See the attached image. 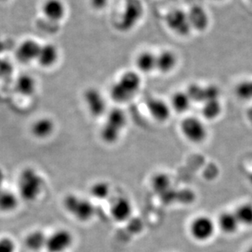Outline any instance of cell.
<instances>
[{"label": "cell", "mask_w": 252, "mask_h": 252, "mask_svg": "<svg viewBox=\"0 0 252 252\" xmlns=\"http://www.w3.org/2000/svg\"><path fill=\"white\" fill-rule=\"evenodd\" d=\"M44 178L36 169L27 167L20 173L17 180V189L22 200L27 202L36 201L44 191Z\"/></svg>", "instance_id": "1"}, {"label": "cell", "mask_w": 252, "mask_h": 252, "mask_svg": "<svg viewBox=\"0 0 252 252\" xmlns=\"http://www.w3.org/2000/svg\"><path fill=\"white\" fill-rule=\"evenodd\" d=\"M140 75L133 70L123 73L110 89V97L115 102L123 104L133 99L140 90Z\"/></svg>", "instance_id": "2"}, {"label": "cell", "mask_w": 252, "mask_h": 252, "mask_svg": "<svg viewBox=\"0 0 252 252\" xmlns=\"http://www.w3.org/2000/svg\"><path fill=\"white\" fill-rule=\"evenodd\" d=\"M105 116L106 118L100 130V137L105 143L112 145L120 140L128 120L126 112L117 107L109 110Z\"/></svg>", "instance_id": "3"}, {"label": "cell", "mask_w": 252, "mask_h": 252, "mask_svg": "<svg viewBox=\"0 0 252 252\" xmlns=\"http://www.w3.org/2000/svg\"><path fill=\"white\" fill-rule=\"evenodd\" d=\"M63 207L73 218L81 223H87L95 215L94 205L92 201L76 194L66 195L63 200Z\"/></svg>", "instance_id": "4"}, {"label": "cell", "mask_w": 252, "mask_h": 252, "mask_svg": "<svg viewBox=\"0 0 252 252\" xmlns=\"http://www.w3.org/2000/svg\"><path fill=\"white\" fill-rule=\"evenodd\" d=\"M180 128L186 140L193 144H201L208 137L207 127L198 117H185L180 123Z\"/></svg>", "instance_id": "5"}, {"label": "cell", "mask_w": 252, "mask_h": 252, "mask_svg": "<svg viewBox=\"0 0 252 252\" xmlns=\"http://www.w3.org/2000/svg\"><path fill=\"white\" fill-rule=\"evenodd\" d=\"M143 3L140 0H126L124 8L117 20V27L122 32L133 29L143 17Z\"/></svg>", "instance_id": "6"}, {"label": "cell", "mask_w": 252, "mask_h": 252, "mask_svg": "<svg viewBox=\"0 0 252 252\" xmlns=\"http://www.w3.org/2000/svg\"><path fill=\"white\" fill-rule=\"evenodd\" d=\"M215 221L207 216H199L194 218L189 225V233L194 240L206 243L215 235L216 229Z\"/></svg>", "instance_id": "7"}, {"label": "cell", "mask_w": 252, "mask_h": 252, "mask_svg": "<svg viewBox=\"0 0 252 252\" xmlns=\"http://www.w3.org/2000/svg\"><path fill=\"white\" fill-rule=\"evenodd\" d=\"M85 107L90 116L94 118L107 114V104L106 98L99 90L96 88H89L83 94Z\"/></svg>", "instance_id": "8"}, {"label": "cell", "mask_w": 252, "mask_h": 252, "mask_svg": "<svg viewBox=\"0 0 252 252\" xmlns=\"http://www.w3.org/2000/svg\"><path fill=\"white\" fill-rule=\"evenodd\" d=\"M165 24L171 32L180 36H186L191 31L188 12L179 8L168 12L165 16Z\"/></svg>", "instance_id": "9"}, {"label": "cell", "mask_w": 252, "mask_h": 252, "mask_svg": "<svg viewBox=\"0 0 252 252\" xmlns=\"http://www.w3.org/2000/svg\"><path fill=\"white\" fill-rule=\"evenodd\" d=\"M74 243V237L70 231L60 228L47 238L45 248L49 252H67Z\"/></svg>", "instance_id": "10"}, {"label": "cell", "mask_w": 252, "mask_h": 252, "mask_svg": "<svg viewBox=\"0 0 252 252\" xmlns=\"http://www.w3.org/2000/svg\"><path fill=\"white\" fill-rule=\"evenodd\" d=\"M110 214L117 223L126 222L133 214V204L126 196L115 197L110 206Z\"/></svg>", "instance_id": "11"}, {"label": "cell", "mask_w": 252, "mask_h": 252, "mask_svg": "<svg viewBox=\"0 0 252 252\" xmlns=\"http://www.w3.org/2000/svg\"><path fill=\"white\" fill-rule=\"evenodd\" d=\"M146 107L152 118L159 123L168 122L172 112L170 103L158 97H151L147 100Z\"/></svg>", "instance_id": "12"}, {"label": "cell", "mask_w": 252, "mask_h": 252, "mask_svg": "<svg viewBox=\"0 0 252 252\" xmlns=\"http://www.w3.org/2000/svg\"><path fill=\"white\" fill-rule=\"evenodd\" d=\"M41 44L35 39H27L23 40L16 49V58L23 64H30L36 61Z\"/></svg>", "instance_id": "13"}, {"label": "cell", "mask_w": 252, "mask_h": 252, "mask_svg": "<svg viewBox=\"0 0 252 252\" xmlns=\"http://www.w3.org/2000/svg\"><path fill=\"white\" fill-rule=\"evenodd\" d=\"M41 11L45 19L59 23L65 17L66 6L63 0H44Z\"/></svg>", "instance_id": "14"}, {"label": "cell", "mask_w": 252, "mask_h": 252, "mask_svg": "<svg viewBox=\"0 0 252 252\" xmlns=\"http://www.w3.org/2000/svg\"><path fill=\"white\" fill-rule=\"evenodd\" d=\"M56 128L54 120L49 117H43L34 121L31 126V133L34 138L40 140L49 138L53 135Z\"/></svg>", "instance_id": "15"}, {"label": "cell", "mask_w": 252, "mask_h": 252, "mask_svg": "<svg viewBox=\"0 0 252 252\" xmlns=\"http://www.w3.org/2000/svg\"><path fill=\"white\" fill-rule=\"evenodd\" d=\"M59 49L55 44L48 43L41 44L36 62L43 68L53 67L59 59Z\"/></svg>", "instance_id": "16"}, {"label": "cell", "mask_w": 252, "mask_h": 252, "mask_svg": "<svg viewBox=\"0 0 252 252\" xmlns=\"http://www.w3.org/2000/svg\"><path fill=\"white\" fill-rule=\"evenodd\" d=\"M178 65V57L175 52L165 49L157 55V69L162 74H169Z\"/></svg>", "instance_id": "17"}, {"label": "cell", "mask_w": 252, "mask_h": 252, "mask_svg": "<svg viewBox=\"0 0 252 252\" xmlns=\"http://www.w3.org/2000/svg\"><path fill=\"white\" fill-rule=\"evenodd\" d=\"M189 22L191 30L202 32L207 28L209 25V16L206 10L201 6H194L188 12Z\"/></svg>", "instance_id": "18"}, {"label": "cell", "mask_w": 252, "mask_h": 252, "mask_svg": "<svg viewBox=\"0 0 252 252\" xmlns=\"http://www.w3.org/2000/svg\"><path fill=\"white\" fill-rule=\"evenodd\" d=\"M240 225L234 212L224 211L219 216L217 220V226L222 231V233L228 235H232L237 233Z\"/></svg>", "instance_id": "19"}, {"label": "cell", "mask_w": 252, "mask_h": 252, "mask_svg": "<svg viewBox=\"0 0 252 252\" xmlns=\"http://www.w3.org/2000/svg\"><path fill=\"white\" fill-rule=\"evenodd\" d=\"M135 65L140 72H153L157 69V55L149 50H144L137 55Z\"/></svg>", "instance_id": "20"}, {"label": "cell", "mask_w": 252, "mask_h": 252, "mask_svg": "<svg viewBox=\"0 0 252 252\" xmlns=\"http://www.w3.org/2000/svg\"><path fill=\"white\" fill-rule=\"evenodd\" d=\"M15 89L22 96L30 97L36 92V80L30 74H22L16 80Z\"/></svg>", "instance_id": "21"}, {"label": "cell", "mask_w": 252, "mask_h": 252, "mask_svg": "<svg viewBox=\"0 0 252 252\" xmlns=\"http://www.w3.org/2000/svg\"><path fill=\"white\" fill-rule=\"evenodd\" d=\"M191 100L186 91H177L173 94L170 99V107L177 113H185L191 107Z\"/></svg>", "instance_id": "22"}, {"label": "cell", "mask_w": 252, "mask_h": 252, "mask_svg": "<svg viewBox=\"0 0 252 252\" xmlns=\"http://www.w3.org/2000/svg\"><path fill=\"white\" fill-rule=\"evenodd\" d=\"M47 237L44 232L40 230H34L27 234L25 239V245L31 251L40 250L46 246Z\"/></svg>", "instance_id": "23"}, {"label": "cell", "mask_w": 252, "mask_h": 252, "mask_svg": "<svg viewBox=\"0 0 252 252\" xmlns=\"http://www.w3.org/2000/svg\"><path fill=\"white\" fill-rule=\"evenodd\" d=\"M18 206V197L10 190L2 189L0 192V211L7 213L12 212Z\"/></svg>", "instance_id": "24"}, {"label": "cell", "mask_w": 252, "mask_h": 252, "mask_svg": "<svg viewBox=\"0 0 252 252\" xmlns=\"http://www.w3.org/2000/svg\"><path fill=\"white\" fill-rule=\"evenodd\" d=\"M241 225L252 226V203L242 204L234 211Z\"/></svg>", "instance_id": "25"}, {"label": "cell", "mask_w": 252, "mask_h": 252, "mask_svg": "<svg viewBox=\"0 0 252 252\" xmlns=\"http://www.w3.org/2000/svg\"><path fill=\"white\" fill-rule=\"evenodd\" d=\"M220 102L218 99L208 100L204 102L202 107V115L204 117L208 120H214L217 118L221 113Z\"/></svg>", "instance_id": "26"}, {"label": "cell", "mask_w": 252, "mask_h": 252, "mask_svg": "<svg viewBox=\"0 0 252 252\" xmlns=\"http://www.w3.org/2000/svg\"><path fill=\"white\" fill-rule=\"evenodd\" d=\"M111 188L108 183L97 181L90 188V194L94 199L104 200L110 196Z\"/></svg>", "instance_id": "27"}, {"label": "cell", "mask_w": 252, "mask_h": 252, "mask_svg": "<svg viewBox=\"0 0 252 252\" xmlns=\"http://www.w3.org/2000/svg\"><path fill=\"white\" fill-rule=\"evenodd\" d=\"M153 190L157 193L160 195L168 193L167 191L171 186L170 179L165 174H158L153 178Z\"/></svg>", "instance_id": "28"}, {"label": "cell", "mask_w": 252, "mask_h": 252, "mask_svg": "<svg viewBox=\"0 0 252 252\" xmlns=\"http://www.w3.org/2000/svg\"><path fill=\"white\" fill-rule=\"evenodd\" d=\"M17 245L15 241L9 237L0 238V252H16Z\"/></svg>", "instance_id": "29"}, {"label": "cell", "mask_w": 252, "mask_h": 252, "mask_svg": "<svg viewBox=\"0 0 252 252\" xmlns=\"http://www.w3.org/2000/svg\"><path fill=\"white\" fill-rule=\"evenodd\" d=\"M237 94L243 98H250L252 97V82L246 81L241 83L237 88Z\"/></svg>", "instance_id": "30"}, {"label": "cell", "mask_w": 252, "mask_h": 252, "mask_svg": "<svg viewBox=\"0 0 252 252\" xmlns=\"http://www.w3.org/2000/svg\"><path fill=\"white\" fill-rule=\"evenodd\" d=\"M90 5L95 11H102L107 7L109 0H89Z\"/></svg>", "instance_id": "31"}, {"label": "cell", "mask_w": 252, "mask_h": 252, "mask_svg": "<svg viewBox=\"0 0 252 252\" xmlns=\"http://www.w3.org/2000/svg\"><path fill=\"white\" fill-rule=\"evenodd\" d=\"M244 252H252V245L250 246Z\"/></svg>", "instance_id": "32"}, {"label": "cell", "mask_w": 252, "mask_h": 252, "mask_svg": "<svg viewBox=\"0 0 252 252\" xmlns=\"http://www.w3.org/2000/svg\"><path fill=\"white\" fill-rule=\"evenodd\" d=\"M2 180H0V192L2 191Z\"/></svg>", "instance_id": "33"}, {"label": "cell", "mask_w": 252, "mask_h": 252, "mask_svg": "<svg viewBox=\"0 0 252 252\" xmlns=\"http://www.w3.org/2000/svg\"><path fill=\"white\" fill-rule=\"evenodd\" d=\"M250 180H251V182L252 183V175H251V176H250Z\"/></svg>", "instance_id": "34"}]
</instances>
